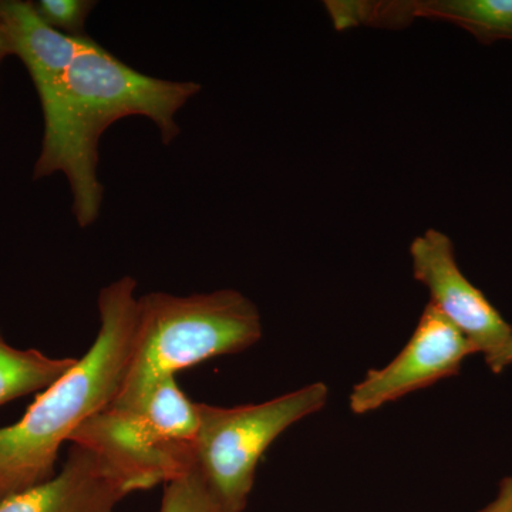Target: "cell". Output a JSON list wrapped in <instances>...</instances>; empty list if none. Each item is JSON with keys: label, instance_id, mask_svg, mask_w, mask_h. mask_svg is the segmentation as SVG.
Returning <instances> with one entry per match:
<instances>
[{"label": "cell", "instance_id": "12", "mask_svg": "<svg viewBox=\"0 0 512 512\" xmlns=\"http://www.w3.org/2000/svg\"><path fill=\"white\" fill-rule=\"evenodd\" d=\"M164 485L160 512H221L192 471Z\"/></svg>", "mask_w": 512, "mask_h": 512}, {"label": "cell", "instance_id": "7", "mask_svg": "<svg viewBox=\"0 0 512 512\" xmlns=\"http://www.w3.org/2000/svg\"><path fill=\"white\" fill-rule=\"evenodd\" d=\"M410 256L414 279L429 289L431 305L470 340L477 353L491 355L507 342L512 326L461 272L450 237L429 229L413 239Z\"/></svg>", "mask_w": 512, "mask_h": 512}, {"label": "cell", "instance_id": "2", "mask_svg": "<svg viewBox=\"0 0 512 512\" xmlns=\"http://www.w3.org/2000/svg\"><path fill=\"white\" fill-rule=\"evenodd\" d=\"M136 289L131 276L101 289L100 329L86 355L18 423L0 429V501L55 476L64 441L116 399L133 346Z\"/></svg>", "mask_w": 512, "mask_h": 512}, {"label": "cell", "instance_id": "13", "mask_svg": "<svg viewBox=\"0 0 512 512\" xmlns=\"http://www.w3.org/2000/svg\"><path fill=\"white\" fill-rule=\"evenodd\" d=\"M96 2L90 0H39L33 3L39 18L49 28L67 36L84 37V26Z\"/></svg>", "mask_w": 512, "mask_h": 512}, {"label": "cell", "instance_id": "4", "mask_svg": "<svg viewBox=\"0 0 512 512\" xmlns=\"http://www.w3.org/2000/svg\"><path fill=\"white\" fill-rule=\"evenodd\" d=\"M328 400L329 387L316 382L259 404L198 403L200 430L190 471L221 512H244L266 450L293 424L320 412Z\"/></svg>", "mask_w": 512, "mask_h": 512}, {"label": "cell", "instance_id": "9", "mask_svg": "<svg viewBox=\"0 0 512 512\" xmlns=\"http://www.w3.org/2000/svg\"><path fill=\"white\" fill-rule=\"evenodd\" d=\"M0 18L12 55L25 64L36 92L59 79L89 39V36H67L49 28L37 15L32 2L3 0Z\"/></svg>", "mask_w": 512, "mask_h": 512}, {"label": "cell", "instance_id": "5", "mask_svg": "<svg viewBox=\"0 0 512 512\" xmlns=\"http://www.w3.org/2000/svg\"><path fill=\"white\" fill-rule=\"evenodd\" d=\"M200 430V407L175 377L157 383L138 410L107 407L73 434L72 444L90 448L148 490L188 473Z\"/></svg>", "mask_w": 512, "mask_h": 512}, {"label": "cell", "instance_id": "14", "mask_svg": "<svg viewBox=\"0 0 512 512\" xmlns=\"http://www.w3.org/2000/svg\"><path fill=\"white\" fill-rule=\"evenodd\" d=\"M476 512H512V474L500 481L493 500Z\"/></svg>", "mask_w": 512, "mask_h": 512}, {"label": "cell", "instance_id": "16", "mask_svg": "<svg viewBox=\"0 0 512 512\" xmlns=\"http://www.w3.org/2000/svg\"><path fill=\"white\" fill-rule=\"evenodd\" d=\"M9 55H12V50H10L5 26H3L2 18H0V63H2Z\"/></svg>", "mask_w": 512, "mask_h": 512}, {"label": "cell", "instance_id": "6", "mask_svg": "<svg viewBox=\"0 0 512 512\" xmlns=\"http://www.w3.org/2000/svg\"><path fill=\"white\" fill-rule=\"evenodd\" d=\"M474 353L470 340L429 303L402 352L382 369L367 370L362 382L353 386L350 410L359 416L376 412L407 394L456 376Z\"/></svg>", "mask_w": 512, "mask_h": 512}, {"label": "cell", "instance_id": "15", "mask_svg": "<svg viewBox=\"0 0 512 512\" xmlns=\"http://www.w3.org/2000/svg\"><path fill=\"white\" fill-rule=\"evenodd\" d=\"M484 360L485 363H487L488 369H490L494 375H500L507 367L512 365V329L507 342H505L497 352L485 356Z\"/></svg>", "mask_w": 512, "mask_h": 512}, {"label": "cell", "instance_id": "3", "mask_svg": "<svg viewBox=\"0 0 512 512\" xmlns=\"http://www.w3.org/2000/svg\"><path fill=\"white\" fill-rule=\"evenodd\" d=\"M262 335L255 303L234 289L191 296L147 293L138 298L133 346L110 407L134 412L160 380L214 357L244 352Z\"/></svg>", "mask_w": 512, "mask_h": 512}, {"label": "cell", "instance_id": "1", "mask_svg": "<svg viewBox=\"0 0 512 512\" xmlns=\"http://www.w3.org/2000/svg\"><path fill=\"white\" fill-rule=\"evenodd\" d=\"M200 90L198 83L137 72L89 37L66 72L37 90L45 133L33 177L66 175L77 224L90 227L103 205L97 164L104 131L124 117L144 116L164 144L173 143L181 133L175 114Z\"/></svg>", "mask_w": 512, "mask_h": 512}, {"label": "cell", "instance_id": "11", "mask_svg": "<svg viewBox=\"0 0 512 512\" xmlns=\"http://www.w3.org/2000/svg\"><path fill=\"white\" fill-rule=\"evenodd\" d=\"M79 359H53L35 349L20 350L5 342L0 333V406L46 390L77 365Z\"/></svg>", "mask_w": 512, "mask_h": 512}, {"label": "cell", "instance_id": "8", "mask_svg": "<svg viewBox=\"0 0 512 512\" xmlns=\"http://www.w3.org/2000/svg\"><path fill=\"white\" fill-rule=\"evenodd\" d=\"M144 490L137 478L73 444L59 473L0 501V512H114L127 495Z\"/></svg>", "mask_w": 512, "mask_h": 512}, {"label": "cell", "instance_id": "10", "mask_svg": "<svg viewBox=\"0 0 512 512\" xmlns=\"http://www.w3.org/2000/svg\"><path fill=\"white\" fill-rule=\"evenodd\" d=\"M413 18L444 20L480 42H512V0H429L412 2Z\"/></svg>", "mask_w": 512, "mask_h": 512}]
</instances>
